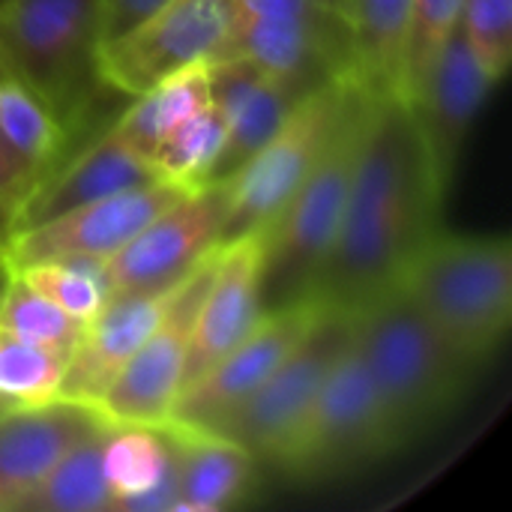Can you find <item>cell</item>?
<instances>
[{
  "label": "cell",
  "instance_id": "33",
  "mask_svg": "<svg viewBox=\"0 0 512 512\" xmlns=\"http://www.w3.org/2000/svg\"><path fill=\"white\" fill-rule=\"evenodd\" d=\"M168 0H99V45L123 36Z\"/></svg>",
  "mask_w": 512,
  "mask_h": 512
},
{
  "label": "cell",
  "instance_id": "1",
  "mask_svg": "<svg viewBox=\"0 0 512 512\" xmlns=\"http://www.w3.org/2000/svg\"><path fill=\"white\" fill-rule=\"evenodd\" d=\"M444 198L408 105L372 96L342 222L309 297L354 309L393 285L414 249L441 225Z\"/></svg>",
  "mask_w": 512,
  "mask_h": 512
},
{
  "label": "cell",
  "instance_id": "32",
  "mask_svg": "<svg viewBox=\"0 0 512 512\" xmlns=\"http://www.w3.org/2000/svg\"><path fill=\"white\" fill-rule=\"evenodd\" d=\"M459 33L480 69L498 84L512 60V0H465Z\"/></svg>",
  "mask_w": 512,
  "mask_h": 512
},
{
  "label": "cell",
  "instance_id": "9",
  "mask_svg": "<svg viewBox=\"0 0 512 512\" xmlns=\"http://www.w3.org/2000/svg\"><path fill=\"white\" fill-rule=\"evenodd\" d=\"M348 339L351 309L324 303L318 321L276 366V372L234 414L207 432H219L222 438L243 447L258 462V468L276 471Z\"/></svg>",
  "mask_w": 512,
  "mask_h": 512
},
{
  "label": "cell",
  "instance_id": "27",
  "mask_svg": "<svg viewBox=\"0 0 512 512\" xmlns=\"http://www.w3.org/2000/svg\"><path fill=\"white\" fill-rule=\"evenodd\" d=\"M69 354V348L33 342L0 327V402L21 408L57 399Z\"/></svg>",
  "mask_w": 512,
  "mask_h": 512
},
{
  "label": "cell",
  "instance_id": "22",
  "mask_svg": "<svg viewBox=\"0 0 512 512\" xmlns=\"http://www.w3.org/2000/svg\"><path fill=\"white\" fill-rule=\"evenodd\" d=\"M180 465V498L174 512H225L237 507L258 471V462L207 429H186L177 423H165Z\"/></svg>",
  "mask_w": 512,
  "mask_h": 512
},
{
  "label": "cell",
  "instance_id": "24",
  "mask_svg": "<svg viewBox=\"0 0 512 512\" xmlns=\"http://www.w3.org/2000/svg\"><path fill=\"white\" fill-rule=\"evenodd\" d=\"M132 99L135 102L123 111V117L111 129L150 162L153 147L177 123H183L186 117H192L210 102V63L186 66Z\"/></svg>",
  "mask_w": 512,
  "mask_h": 512
},
{
  "label": "cell",
  "instance_id": "35",
  "mask_svg": "<svg viewBox=\"0 0 512 512\" xmlns=\"http://www.w3.org/2000/svg\"><path fill=\"white\" fill-rule=\"evenodd\" d=\"M315 6H321L324 12H330V15H336V18H342L348 24V0H315Z\"/></svg>",
  "mask_w": 512,
  "mask_h": 512
},
{
  "label": "cell",
  "instance_id": "20",
  "mask_svg": "<svg viewBox=\"0 0 512 512\" xmlns=\"http://www.w3.org/2000/svg\"><path fill=\"white\" fill-rule=\"evenodd\" d=\"M153 177L156 174L147 156H141L114 129H108L99 141H93L84 153H78L66 168H60L57 174L48 171L45 177L33 183V189L12 210L9 234L42 225L81 204L141 186Z\"/></svg>",
  "mask_w": 512,
  "mask_h": 512
},
{
  "label": "cell",
  "instance_id": "23",
  "mask_svg": "<svg viewBox=\"0 0 512 512\" xmlns=\"http://www.w3.org/2000/svg\"><path fill=\"white\" fill-rule=\"evenodd\" d=\"M411 0H348L357 78L372 96L399 99Z\"/></svg>",
  "mask_w": 512,
  "mask_h": 512
},
{
  "label": "cell",
  "instance_id": "4",
  "mask_svg": "<svg viewBox=\"0 0 512 512\" xmlns=\"http://www.w3.org/2000/svg\"><path fill=\"white\" fill-rule=\"evenodd\" d=\"M369 99L372 93L363 90L351 102L312 171L303 177L279 216L261 231L264 309L285 306L312 294V285L333 249L342 222Z\"/></svg>",
  "mask_w": 512,
  "mask_h": 512
},
{
  "label": "cell",
  "instance_id": "28",
  "mask_svg": "<svg viewBox=\"0 0 512 512\" xmlns=\"http://www.w3.org/2000/svg\"><path fill=\"white\" fill-rule=\"evenodd\" d=\"M225 144V117L213 102L177 123L150 153V168L162 180L183 186L207 183Z\"/></svg>",
  "mask_w": 512,
  "mask_h": 512
},
{
  "label": "cell",
  "instance_id": "8",
  "mask_svg": "<svg viewBox=\"0 0 512 512\" xmlns=\"http://www.w3.org/2000/svg\"><path fill=\"white\" fill-rule=\"evenodd\" d=\"M0 51L63 120L99 81V0H0Z\"/></svg>",
  "mask_w": 512,
  "mask_h": 512
},
{
  "label": "cell",
  "instance_id": "31",
  "mask_svg": "<svg viewBox=\"0 0 512 512\" xmlns=\"http://www.w3.org/2000/svg\"><path fill=\"white\" fill-rule=\"evenodd\" d=\"M462 3L465 0H411V21H408V39L402 54V75H399L402 102H408L417 93L438 51L459 27Z\"/></svg>",
  "mask_w": 512,
  "mask_h": 512
},
{
  "label": "cell",
  "instance_id": "10",
  "mask_svg": "<svg viewBox=\"0 0 512 512\" xmlns=\"http://www.w3.org/2000/svg\"><path fill=\"white\" fill-rule=\"evenodd\" d=\"M231 30V0H168L123 36L99 45L96 78L138 96L168 75L213 63Z\"/></svg>",
  "mask_w": 512,
  "mask_h": 512
},
{
  "label": "cell",
  "instance_id": "12",
  "mask_svg": "<svg viewBox=\"0 0 512 512\" xmlns=\"http://www.w3.org/2000/svg\"><path fill=\"white\" fill-rule=\"evenodd\" d=\"M321 309L324 303L315 297L264 309L258 324L222 360L180 390L168 423L186 429H216L276 372V366L318 321Z\"/></svg>",
  "mask_w": 512,
  "mask_h": 512
},
{
  "label": "cell",
  "instance_id": "37",
  "mask_svg": "<svg viewBox=\"0 0 512 512\" xmlns=\"http://www.w3.org/2000/svg\"><path fill=\"white\" fill-rule=\"evenodd\" d=\"M9 279H12V267H9L6 255L0 252V297H3V291H6V285H9Z\"/></svg>",
  "mask_w": 512,
  "mask_h": 512
},
{
  "label": "cell",
  "instance_id": "7",
  "mask_svg": "<svg viewBox=\"0 0 512 512\" xmlns=\"http://www.w3.org/2000/svg\"><path fill=\"white\" fill-rule=\"evenodd\" d=\"M225 57H246L300 90L360 81L348 24L315 0H231V30L216 60Z\"/></svg>",
  "mask_w": 512,
  "mask_h": 512
},
{
  "label": "cell",
  "instance_id": "36",
  "mask_svg": "<svg viewBox=\"0 0 512 512\" xmlns=\"http://www.w3.org/2000/svg\"><path fill=\"white\" fill-rule=\"evenodd\" d=\"M12 210H15V207H9V204H0V252H3V246H6V240H9Z\"/></svg>",
  "mask_w": 512,
  "mask_h": 512
},
{
  "label": "cell",
  "instance_id": "26",
  "mask_svg": "<svg viewBox=\"0 0 512 512\" xmlns=\"http://www.w3.org/2000/svg\"><path fill=\"white\" fill-rule=\"evenodd\" d=\"M0 135L39 177L54 171L63 147V120L9 69L0 72Z\"/></svg>",
  "mask_w": 512,
  "mask_h": 512
},
{
  "label": "cell",
  "instance_id": "2",
  "mask_svg": "<svg viewBox=\"0 0 512 512\" xmlns=\"http://www.w3.org/2000/svg\"><path fill=\"white\" fill-rule=\"evenodd\" d=\"M354 345L396 450L447 420L480 375L393 282L351 309Z\"/></svg>",
  "mask_w": 512,
  "mask_h": 512
},
{
  "label": "cell",
  "instance_id": "14",
  "mask_svg": "<svg viewBox=\"0 0 512 512\" xmlns=\"http://www.w3.org/2000/svg\"><path fill=\"white\" fill-rule=\"evenodd\" d=\"M222 204V183H198L168 204L120 252L99 261L108 294L159 288L183 279L195 264L219 249Z\"/></svg>",
  "mask_w": 512,
  "mask_h": 512
},
{
  "label": "cell",
  "instance_id": "16",
  "mask_svg": "<svg viewBox=\"0 0 512 512\" xmlns=\"http://www.w3.org/2000/svg\"><path fill=\"white\" fill-rule=\"evenodd\" d=\"M105 423L96 405L63 396L0 411V512H18L51 468Z\"/></svg>",
  "mask_w": 512,
  "mask_h": 512
},
{
  "label": "cell",
  "instance_id": "34",
  "mask_svg": "<svg viewBox=\"0 0 512 512\" xmlns=\"http://www.w3.org/2000/svg\"><path fill=\"white\" fill-rule=\"evenodd\" d=\"M39 180V174L0 135V204L15 207Z\"/></svg>",
  "mask_w": 512,
  "mask_h": 512
},
{
  "label": "cell",
  "instance_id": "15",
  "mask_svg": "<svg viewBox=\"0 0 512 512\" xmlns=\"http://www.w3.org/2000/svg\"><path fill=\"white\" fill-rule=\"evenodd\" d=\"M492 87L495 81L480 69L456 27L420 81L417 93L405 102L417 126L432 180L444 195L456 180L465 141Z\"/></svg>",
  "mask_w": 512,
  "mask_h": 512
},
{
  "label": "cell",
  "instance_id": "21",
  "mask_svg": "<svg viewBox=\"0 0 512 512\" xmlns=\"http://www.w3.org/2000/svg\"><path fill=\"white\" fill-rule=\"evenodd\" d=\"M111 512H174L180 498L177 447L168 426L111 423L105 438Z\"/></svg>",
  "mask_w": 512,
  "mask_h": 512
},
{
  "label": "cell",
  "instance_id": "17",
  "mask_svg": "<svg viewBox=\"0 0 512 512\" xmlns=\"http://www.w3.org/2000/svg\"><path fill=\"white\" fill-rule=\"evenodd\" d=\"M180 282V279H177ZM177 282L159 288L108 294L102 309L84 324L60 387L63 399L99 405L111 381L159 324Z\"/></svg>",
  "mask_w": 512,
  "mask_h": 512
},
{
  "label": "cell",
  "instance_id": "38",
  "mask_svg": "<svg viewBox=\"0 0 512 512\" xmlns=\"http://www.w3.org/2000/svg\"><path fill=\"white\" fill-rule=\"evenodd\" d=\"M3 69H9V66H6V57H3V51H0V72H3Z\"/></svg>",
  "mask_w": 512,
  "mask_h": 512
},
{
  "label": "cell",
  "instance_id": "29",
  "mask_svg": "<svg viewBox=\"0 0 512 512\" xmlns=\"http://www.w3.org/2000/svg\"><path fill=\"white\" fill-rule=\"evenodd\" d=\"M15 273L39 291L45 300L60 306L75 321L87 324L102 303L108 300V288L99 270V261L84 258H57V261H36L15 267Z\"/></svg>",
  "mask_w": 512,
  "mask_h": 512
},
{
  "label": "cell",
  "instance_id": "5",
  "mask_svg": "<svg viewBox=\"0 0 512 512\" xmlns=\"http://www.w3.org/2000/svg\"><path fill=\"white\" fill-rule=\"evenodd\" d=\"M366 87L360 81H327L300 96L285 123L228 180H222L219 246L261 234L291 201L303 177L318 162L339 120Z\"/></svg>",
  "mask_w": 512,
  "mask_h": 512
},
{
  "label": "cell",
  "instance_id": "39",
  "mask_svg": "<svg viewBox=\"0 0 512 512\" xmlns=\"http://www.w3.org/2000/svg\"><path fill=\"white\" fill-rule=\"evenodd\" d=\"M0 411H6V405H3V402H0Z\"/></svg>",
  "mask_w": 512,
  "mask_h": 512
},
{
  "label": "cell",
  "instance_id": "3",
  "mask_svg": "<svg viewBox=\"0 0 512 512\" xmlns=\"http://www.w3.org/2000/svg\"><path fill=\"white\" fill-rule=\"evenodd\" d=\"M396 285L483 372L512 324V243L507 234H462L435 228L405 261Z\"/></svg>",
  "mask_w": 512,
  "mask_h": 512
},
{
  "label": "cell",
  "instance_id": "18",
  "mask_svg": "<svg viewBox=\"0 0 512 512\" xmlns=\"http://www.w3.org/2000/svg\"><path fill=\"white\" fill-rule=\"evenodd\" d=\"M300 90L246 57H225L210 63V102L225 117V144L207 183L228 180L300 102Z\"/></svg>",
  "mask_w": 512,
  "mask_h": 512
},
{
  "label": "cell",
  "instance_id": "11",
  "mask_svg": "<svg viewBox=\"0 0 512 512\" xmlns=\"http://www.w3.org/2000/svg\"><path fill=\"white\" fill-rule=\"evenodd\" d=\"M222 249V246H219ZM219 249L195 264L174 288L159 324L129 357L120 375L99 399V411L120 426H165L183 390V372L195 318L216 270Z\"/></svg>",
  "mask_w": 512,
  "mask_h": 512
},
{
  "label": "cell",
  "instance_id": "19",
  "mask_svg": "<svg viewBox=\"0 0 512 512\" xmlns=\"http://www.w3.org/2000/svg\"><path fill=\"white\" fill-rule=\"evenodd\" d=\"M261 267V234L240 237L219 249L213 279L195 318L183 387L222 360L264 315Z\"/></svg>",
  "mask_w": 512,
  "mask_h": 512
},
{
  "label": "cell",
  "instance_id": "13",
  "mask_svg": "<svg viewBox=\"0 0 512 512\" xmlns=\"http://www.w3.org/2000/svg\"><path fill=\"white\" fill-rule=\"evenodd\" d=\"M189 189L192 186L153 177L141 186L114 192L108 198L60 213L42 225L9 234L3 255L12 270L36 261H57V258L105 261L114 252H120L147 222H153V216H159L168 204H174Z\"/></svg>",
  "mask_w": 512,
  "mask_h": 512
},
{
  "label": "cell",
  "instance_id": "6",
  "mask_svg": "<svg viewBox=\"0 0 512 512\" xmlns=\"http://www.w3.org/2000/svg\"><path fill=\"white\" fill-rule=\"evenodd\" d=\"M393 453L399 450L354 345L351 321V339L276 471L294 483L318 486L348 480Z\"/></svg>",
  "mask_w": 512,
  "mask_h": 512
},
{
  "label": "cell",
  "instance_id": "30",
  "mask_svg": "<svg viewBox=\"0 0 512 512\" xmlns=\"http://www.w3.org/2000/svg\"><path fill=\"white\" fill-rule=\"evenodd\" d=\"M0 327L15 333V336L45 342V345H57V348H69V351L75 348V342L84 330L81 321H75L60 306H54L39 291H33L15 270H12V279L0 297Z\"/></svg>",
  "mask_w": 512,
  "mask_h": 512
},
{
  "label": "cell",
  "instance_id": "25",
  "mask_svg": "<svg viewBox=\"0 0 512 512\" xmlns=\"http://www.w3.org/2000/svg\"><path fill=\"white\" fill-rule=\"evenodd\" d=\"M108 429L111 423L75 444L24 498L18 512H111L114 495L105 477Z\"/></svg>",
  "mask_w": 512,
  "mask_h": 512
}]
</instances>
